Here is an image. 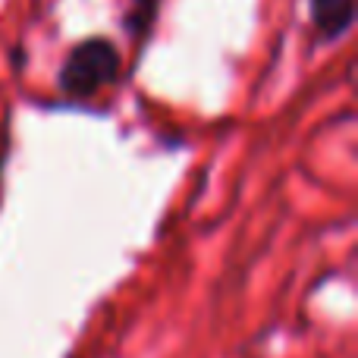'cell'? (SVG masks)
<instances>
[{
    "mask_svg": "<svg viewBox=\"0 0 358 358\" xmlns=\"http://www.w3.org/2000/svg\"><path fill=\"white\" fill-rule=\"evenodd\" d=\"M120 50L110 38H85L66 54L60 66V92L69 98H92L104 85H110L120 73Z\"/></svg>",
    "mask_w": 358,
    "mask_h": 358,
    "instance_id": "obj_1",
    "label": "cell"
},
{
    "mask_svg": "<svg viewBox=\"0 0 358 358\" xmlns=\"http://www.w3.org/2000/svg\"><path fill=\"white\" fill-rule=\"evenodd\" d=\"M355 0H311V25L324 41H336L352 29Z\"/></svg>",
    "mask_w": 358,
    "mask_h": 358,
    "instance_id": "obj_2",
    "label": "cell"
},
{
    "mask_svg": "<svg viewBox=\"0 0 358 358\" xmlns=\"http://www.w3.org/2000/svg\"><path fill=\"white\" fill-rule=\"evenodd\" d=\"M155 10H157V0H132V10L126 13V19H123L126 31L138 38L151 25V19H155Z\"/></svg>",
    "mask_w": 358,
    "mask_h": 358,
    "instance_id": "obj_3",
    "label": "cell"
}]
</instances>
